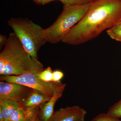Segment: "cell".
Here are the masks:
<instances>
[{
	"label": "cell",
	"mask_w": 121,
	"mask_h": 121,
	"mask_svg": "<svg viewBox=\"0 0 121 121\" xmlns=\"http://www.w3.org/2000/svg\"><path fill=\"white\" fill-rule=\"evenodd\" d=\"M121 19V0H95L62 42L73 45L84 43L117 24Z\"/></svg>",
	"instance_id": "cell-1"
},
{
	"label": "cell",
	"mask_w": 121,
	"mask_h": 121,
	"mask_svg": "<svg viewBox=\"0 0 121 121\" xmlns=\"http://www.w3.org/2000/svg\"><path fill=\"white\" fill-rule=\"evenodd\" d=\"M44 69L43 65L38 59L33 58L26 52L16 34L11 33L0 53V75L37 73Z\"/></svg>",
	"instance_id": "cell-2"
},
{
	"label": "cell",
	"mask_w": 121,
	"mask_h": 121,
	"mask_svg": "<svg viewBox=\"0 0 121 121\" xmlns=\"http://www.w3.org/2000/svg\"><path fill=\"white\" fill-rule=\"evenodd\" d=\"M91 4L64 5L62 13L56 21L44 29L47 42L56 44L62 41L71 29L84 17Z\"/></svg>",
	"instance_id": "cell-3"
},
{
	"label": "cell",
	"mask_w": 121,
	"mask_h": 121,
	"mask_svg": "<svg viewBox=\"0 0 121 121\" xmlns=\"http://www.w3.org/2000/svg\"><path fill=\"white\" fill-rule=\"evenodd\" d=\"M29 55L37 59L40 48L47 42L44 29L27 18H12L8 21Z\"/></svg>",
	"instance_id": "cell-4"
},
{
	"label": "cell",
	"mask_w": 121,
	"mask_h": 121,
	"mask_svg": "<svg viewBox=\"0 0 121 121\" xmlns=\"http://www.w3.org/2000/svg\"><path fill=\"white\" fill-rule=\"evenodd\" d=\"M36 74L30 73L18 76L0 75V79L1 81L23 85L51 98L56 87L61 82H45L40 79Z\"/></svg>",
	"instance_id": "cell-5"
},
{
	"label": "cell",
	"mask_w": 121,
	"mask_h": 121,
	"mask_svg": "<svg viewBox=\"0 0 121 121\" xmlns=\"http://www.w3.org/2000/svg\"><path fill=\"white\" fill-rule=\"evenodd\" d=\"M32 89L18 83L1 81L0 101L5 99L13 100L23 106Z\"/></svg>",
	"instance_id": "cell-6"
},
{
	"label": "cell",
	"mask_w": 121,
	"mask_h": 121,
	"mask_svg": "<svg viewBox=\"0 0 121 121\" xmlns=\"http://www.w3.org/2000/svg\"><path fill=\"white\" fill-rule=\"evenodd\" d=\"M86 114L79 106H68L54 111L49 121H84Z\"/></svg>",
	"instance_id": "cell-7"
},
{
	"label": "cell",
	"mask_w": 121,
	"mask_h": 121,
	"mask_svg": "<svg viewBox=\"0 0 121 121\" xmlns=\"http://www.w3.org/2000/svg\"><path fill=\"white\" fill-rule=\"evenodd\" d=\"M66 84L62 82L56 87L53 95L49 101L39 106L38 117L40 121H49L54 114V108L56 101L60 98L64 91Z\"/></svg>",
	"instance_id": "cell-8"
},
{
	"label": "cell",
	"mask_w": 121,
	"mask_h": 121,
	"mask_svg": "<svg viewBox=\"0 0 121 121\" xmlns=\"http://www.w3.org/2000/svg\"><path fill=\"white\" fill-rule=\"evenodd\" d=\"M39 107L25 109L22 106L14 111L8 121H33L38 116Z\"/></svg>",
	"instance_id": "cell-9"
},
{
	"label": "cell",
	"mask_w": 121,
	"mask_h": 121,
	"mask_svg": "<svg viewBox=\"0 0 121 121\" xmlns=\"http://www.w3.org/2000/svg\"><path fill=\"white\" fill-rule=\"evenodd\" d=\"M51 98V97L44 95L38 91L32 89L24 102L23 106L26 109L39 107L49 101Z\"/></svg>",
	"instance_id": "cell-10"
},
{
	"label": "cell",
	"mask_w": 121,
	"mask_h": 121,
	"mask_svg": "<svg viewBox=\"0 0 121 121\" xmlns=\"http://www.w3.org/2000/svg\"><path fill=\"white\" fill-rule=\"evenodd\" d=\"M23 105L19 103L10 99L0 101V109L2 110L4 121H8L9 117L13 111Z\"/></svg>",
	"instance_id": "cell-11"
},
{
	"label": "cell",
	"mask_w": 121,
	"mask_h": 121,
	"mask_svg": "<svg viewBox=\"0 0 121 121\" xmlns=\"http://www.w3.org/2000/svg\"><path fill=\"white\" fill-rule=\"evenodd\" d=\"M111 39L121 42V24H117L107 31Z\"/></svg>",
	"instance_id": "cell-12"
},
{
	"label": "cell",
	"mask_w": 121,
	"mask_h": 121,
	"mask_svg": "<svg viewBox=\"0 0 121 121\" xmlns=\"http://www.w3.org/2000/svg\"><path fill=\"white\" fill-rule=\"evenodd\" d=\"M52 71L50 67L44 69L42 71L36 74L40 79L47 82H52Z\"/></svg>",
	"instance_id": "cell-13"
},
{
	"label": "cell",
	"mask_w": 121,
	"mask_h": 121,
	"mask_svg": "<svg viewBox=\"0 0 121 121\" xmlns=\"http://www.w3.org/2000/svg\"><path fill=\"white\" fill-rule=\"evenodd\" d=\"M107 113L117 118H121V99L110 107Z\"/></svg>",
	"instance_id": "cell-14"
},
{
	"label": "cell",
	"mask_w": 121,
	"mask_h": 121,
	"mask_svg": "<svg viewBox=\"0 0 121 121\" xmlns=\"http://www.w3.org/2000/svg\"><path fill=\"white\" fill-rule=\"evenodd\" d=\"M91 121H121V120L107 113L99 114Z\"/></svg>",
	"instance_id": "cell-15"
},
{
	"label": "cell",
	"mask_w": 121,
	"mask_h": 121,
	"mask_svg": "<svg viewBox=\"0 0 121 121\" xmlns=\"http://www.w3.org/2000/svg\"><path fill=\"white\" fill-rule=\"evenodd\" d=\"M62 2L64 5L83 4L92 3L95 0H57Z\"/></svg>",
	"instance_id": "cell-16"
},
{
	"label": "cell",
	"mask_w": 121,
	"mask_h": 121,
	"mask_svg": "<svg viewBox=\"0 0 121 121\" xmlns=\"http://www.w3.org/2000/svg\"><path fill=\"white\" fill-rule=\"evenodd\" d=\"M64 76V73L62 71L56 70L52 72V82L59 83L61 82V80Z\"/></svg>",
	"instance_id": "cell-17"
},
{
	"label": "cell",
	"mask_w": 121,
	"mask_h": 121,
	"mask_svg": "<svg viewBox=\"0 0 121 121\" xmlns=\"http://www.w3.org/2000/svg\"><path fill=\"white\" fill-rule=\"evenodd\" d=\"M8 37L4 35H0V48H2L7 43Z\"/></svg>",
	"instance_id": "cell-18"
},
{
	"label": "cell",
	"mask_w": 121,
	"mask_h": 121,
	"mask_svg": "<svg viewBox=\"0 0 121 121\" xmlns=\"http://www.w3.org/2000/svg\"><path fill=\"white\" fill-rule=\"evenodd\" d=\"M33 0L37 4L43 5L56 0Z\"/></svg>",
	"instance_id": "cell-19"
},
{
	"label": "cell",
	"mask_w": 121,
	"mask_h": 121,
	"mask_svg": "<svg viewBox=\"0 0 121 121\" xmlns=\"http://www.w3.org/2000/svg\"><path fill=\"white\" fill-rule=\"evenodd\" d=\"M0 121H4V117L1 109H0Z\"/></svg>",
	"instance_id": "cell-20"
},
{
	"label": "cell",
	"mask_w": 121,
	"mask_h": 121,
	"mask_svg": "<svg viewBox=\"0 0 121 121\" xmlns=\"http://www.w3.org/2000/svg\"><path fill=\"white\" fill-rule=\"evenodd\" d=\"M33 121H39V118H38V116H37L35 118L34 120H33Z\"/></svg>",
	"instance_id": "cell-21"
},
{
	"label": "cell",
	"mask_w": 121,
	"mask_h": 121,
	"mask_svg": "<svg viewBox=\"0 0 121 121\" xmlns=\"http://www.w3.org/2000/svg\"><path fill=\"white\" fill-rule=\"evenodd\" d=\"M117 24H121V19L120 20V21H119Z\"/></svg>",
	"instance_id": "cell-22"
}]
</instances>
